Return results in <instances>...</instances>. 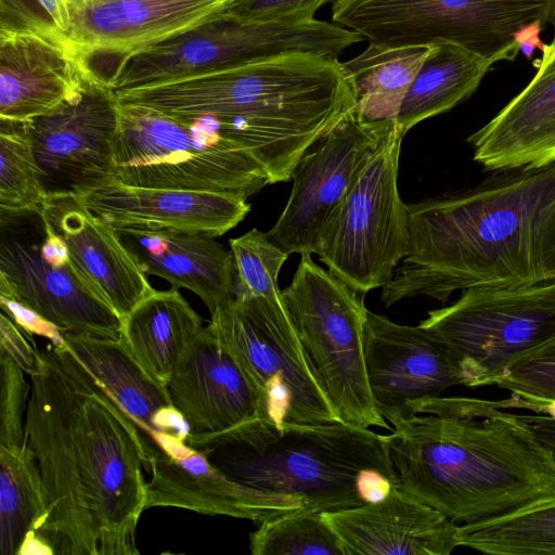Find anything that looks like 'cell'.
<instances>
[{"label":"cell","instance_id":"d4e9b609","mask_svg":"<svg viewBox=\"0 0 555 555\" xmlns=\"http://www.w3.org/2000/svg\"><path fill=\"white\" fill-rule=\"evenodd\" d=\"M467 141L474 160L493 171L555 162V48L542 59L528 86Z\"/></svg>","mask_w":555,"mask_h":555},{"label":"cell","instance_id":"5bb4252c","mask_svg":"<svg viewBox=\"0 0 555 555\" xmlns=\"http://www.w3.org/2000/svg\"><path fill=\"white\" fill-rule=\"evenodd\" d=\"M119 111L115 90L91 70L59 106L25 121L48 197L78 196L115 179Z\"/></svg>","mask_w":555,"mask_h":555},{"label":"cell","instance_id":"e575fe53","mask_svg":"<svg viewBox=\"0 0 555 555\" xmlns=\"http://www.w3.org/2000/svg\"><path fill=\"white\" fill-rule=\"evenodd\" d=\"M493 385L520 398H555V335L517 358Z\"/></svg>","mask_w":555,"mask_h":555},{"label":"cell","instance_id":"ffe728a7","mask_svg":"<svg viewBox=\"0 0 555 555\" xmlns=\"http://www.w3.org/2000/svg\"><path fill=\"white\" fill-rule=\"evenodd\" d=\"M114 229L172 230L217 237L250 211L235 193L138 188L115 179L76 196Z\"/></svg>","mask_w":555,"mask_h":555},{"label":"cell","instance_id":"603a6c76","mask_svg":"<svg viewBox=\"0 0 555 555\" xmlns=\"http://www.w3.org/2000/svg\"><path fill=\"white\" fill-rule=\"evenodd\" d=\"M60 344L129 420L142 453L158 435L186 439L188 423L172 404L167 386L146 372L120 338L62 333Z\"/></svg>","mask_w":555,"mask_h":555},{"label":"cell","instance_id":"836d02e7","mask_svg":"<svg viewBox=\"0 0 555 555\" xmlns=\"http://www.w3.org/2000/svg\"><path fill=\"white\" fill-rule=\"evenodd\" d=\"M229 243L237 275L235 293L282 299L278 279L289 255L256 228Z\"/></svg>","mask_w":555,"mask_h":555},{"label":"cell","instance_id":"6da1fadb","mask_svg":"<svg viewBox=\"0 0 555 555\" xmlns=\"http://www.w3.org/2000/svg\"><path fill=\"white\" fill-rule=\"evenodd\" d=\"M29 376L25 437L48 507L34 553L139 554L147 481L134 427L61 344L40 352Z\"/></svg>","mask_w":555,"mask_h":555},{"label":"cell","instance_id":"f35d334b","mask_svg":"<svg viewBox=\"0 0 555 555\" xmlns=\"http://www.w3.org/2000/svg\"><path fill=\"white\" fill-rule=\"evenodd\" d=\"M0 304L2 312L28 335L44 336L54 345L62 341V332L31 309L4 296H0Z\"/></svg>","mask_w":555,"mask_h":555},{"label":"cell","instance_id":"3957f363","mask_svg":"<svg viewBox=\"0 0 555 555\" xmlns=\"http://www.w3.org/2000/svg\"><path fill=\"white\" fill-rule=\"evenodd\" d=\"M505 400L437 397L395 426L398 487L452 522L472 525L555 494V459Z\"/></svg>","mask_w":555,"mask_h":555},{"label":"cell","instance_id":"83f0119b","mask_svg":"<svg viewBox=\"0 0 555 555\" xmlns=\"http://www.w3.org/2000/svg\"><path fill=\"white\" fill-rule=\"evenodd\" d=\"M493 64L453 43L430 46L397 117L402 133L469 98Z\"/></svg>","mask_w":555,"mask_h":555},{"label":"cell","instance_id":"d590c367","mask_svg":"<svg viewBox=\"0 0 555 555\" xmlns=\"http://www.w3.org/2000/svg\"><path fill=\"white\" fill-rule=\"evenodd\" d=\"M17 362L0 348V447L15 448L26 442L24 413L30 386Z\"/></svg>","mask_w":555,"mask_h":555},{"label":"cell","instance_id":"ab89813d","mask_svg":"<svg viewBox=\"0 0 555 555\" xmlns=\"http://www.w3.org/2000/svg\"><path fill=\"white\" fill-rule=\"evenodd\" d=\"M513 408L526 409L537 414H544L555 420V398L554 399H533L511 396Z\"/></svg>","mask_w":555,"mask_h":555},{"label":"cell","instance_id":"8d00e7d4","mask_svg":"<svg viewBox=\"0 0 555 555\" xmlns=\"http://www.w3.org/2000/svg\"><path fill=\"white\" fill-rule=\"evenodd\" d=\"M330 0H234L227 11L244 20L308 21Z\"/></svg>","mask_w":555,"mask_h":555},{"label":"cell","instance_id":"44dd1931","mask_svg":"<svg viewBox=\"0 0 555 555\" xmlns=\"http://www.w3.org/2000/svg\"><path fill=\"white\" fill-rule=\"evenodd\" d=\"M234 0H67V37L85 57L130 52L225 11Z\"/></svg>","mask_w":555,"mask_h":555},{"label":"cell","instance_id":"277c9868","mask_svg":"<svg viewBox=\"0 0 555 555\" xmlns=\"http://www.w3.org/2000/svg\"><path fill=\"white\" fill-rule=\"evenodd\" d=\"M117 96L243 145L271 184L289 181L306 151L356 107L338 56L304 51L121 90Z\"/></svg>","mask_w":555,"mask_h":555},{"label":"cell","instance_id":"1f68e13d","mask_svg":"<svg viewBox=\"0 0 555 555\" xmlns=\"http://www.w3.org/2000/svg\"><path fill=\"white\" fill-rule=\"evenodd\" d=\"M249 551L253 555H344L322 513L306 506L259 524L249 534Z\"/></svg>","mask_w":555,"mask_h":555},{"label":"cell","instance_id":"60d3db41","mask_svg":"<svg viewBox=\"0 0 555 555\" xmlns=\"http://www.w3.org/2000/svg\"><path fill=\"white\" fill-rule=\"evenodd\" d=\"M547 23L552 24L554 34L552 42L550 43L553 48H555V0H552L548 16H547Z\"/></svg>","mask_w":555,"mask_h":555},{"label":"cell","instance_id":"74e56055","mask_svg":"<svg viewBox=\"0 0 555 555\" xmlns=\"http://www.w3.org/2000/svg\"><path fill=\"white\" fill-rule=\"evenodd\" d=\"M0 348L4 349L28 375L39 363L40 352L30 346L17 325L4 313L0 315Z\"/></svg>","mask_w":555,"mask_h":555},{"label":"cell","instance_id":"8992f818","mask_svg":"<svg viewBox=\"0 0 555 555\" xmlns=\"http://www.w3.org/2000/svg\"><path fill=\"white\" fill-rule=\"evenodd\" d=\"M353 30L317 18L258 21L227 10L143 48L109 55L114 69L103 77L115 91L154 86L241 66L288 52L338 56L362 41Z\"/></svg>","mask_w":555,"mask_h":555},{"label":"cell","instance_id":"484cf974","mask_svg":"<svg viewBox=\"0 0 555 555\" xmlns=\"http://www.w3.org/2000/svg\"><path fill=\"white\" fill-rule=\"evenodd\" d=\"M115 230L146 275L163 278L172 288L192 291L210 313L234 297V257L215 237L172 230Z\"/></svg>","mask_w":555,"mask_h":555},{"label":"cell","instance_id":"4fadbf2b","mask_svg":"<svg viewBox=\"0 0 555 555\" xmlns=\"http://www.w3.org/2000/svg\"><path fill=\"white\" fill-rule=\"evenodd\" d=\"M41 210L0 212V296L31 309L62 333L119 339L121 319L72 259L54 263L41 251Z\"/></svg>","mask_w":555,"mask_h":555},{"label":"cell","instance_id":"e0dca14e","mask_svg":"<svg viewBox=\"0 0 555 555\" xmlns=\"http://www.w3.org/2000/svg\"><path fill=\"white\" fill-rule=\"evenodd\" d=\"M144 468L151 476L146 508L178 507L261 524L306 506L297 498L260 491L232 480L185 439L172 435L157 438Z\"/></svg>","mask_w":555,"mask_h":555},{"label":"cell","instance_id":"30bf717a","mask_svg":"<svg viewBox=\"0 0 555 555\" xmlns=\"http://www.w3.org/2000/svg\"><path fill=\"white\" fill-rule=\"evenodd\" d=\"M209 325L256 387L260 416L276 425L340 422L282 299L235 293Z\"/></svg>","mask_w":555,"mask_h":555},{"label":"cell","instance_id":"cb8c5ba5","mask_svg":"<svg viewBox=\"0 0 555 555\" xmlns=\"http://www.w3.org/2000/svg\"><path fill=\"white\" fill-rule=\"evenodd\" d=\"M41 214L81 275L121 320L155 292L117 231L76 196H49Z\"/></svg>","mask_w":555,"mask_h":555},{"label":"cell","instance_id":"4316f807","mask_svg":"<svg viewBox=\"0 0 555 555\" xmlns=\"http://www.w3.org/2000/svg\"><path fill=\"white\" fill-rule=\"evenodd\" d=\"M203 328L199 314L171 287L155 291L121 320L120 339L146 372L166 385Z\"/></svg>","mask_w":555,"mask_h":555},{"label":"cell","instance_id":"9a60e30c","mask_svg":"<svg viewBox=\"0 0 555 555\" xmlns=\"http://www.w3.org/2000/svg\"><path fill=\"white\" fill-rule=\"evenodd\" d=\"M396 121L367 122L354 111L320 138L296 164L293 189L267 237L291 254H317L330 219Z\"/></svg>","mask_w":555,"mask_h":555},{"label":"cell","instance_id":"7402d4cb","mask_svg":"<svg viewBox=\"0 0 555 555\" xmlns=\"http://www.w3.org/2000/svg\"><path fill=\"white\" fill-rule=\"evenodd\" d=\"M344 555H449L459 545V525L399 487L380 500L322 513Z\"/></svg>","mask_w":555,"mask_h":555},{"label":"cell","instance_id":"2e32d148","mask_svg":"<svg viewBox=\"0 0 555 555\" xmlns=\"http://www.w3.org/2000/svg\"><path fill=\"white\" fill-rule=\"evenodd\" d=\"M363 352L376 409L393 427L415 416L414 403L464 385L454 356L420 325L398 324L367 310Z\"/></svg>","mask_w":555,"mask_h":555},{"label":"cell","instance_id":"f1b7e54d","mask_svg":"<svg viewBox=\"0 0 555 555\" xmlns=\"http://www.w3.org/2000/svg\"><path fill=\"white\" fill-rule=\"evenodd\" d=\"M429 47L370 42L343 66L356 95L354 113L364 121H397L403 99Z\"/></svg>","mask_w":555,"mask_h":555},{"label":"cell","instance_id":"5b68a950","mask_svg":"<svg viewBox=\"0 0 555 555\" xmlns=\"http://www.w3.org/2000/svg\"><path fill=\"white\" fill-rule=\"evenodd\" d=\"M185 442L232 480L320 513L361 506L398 487L389 435L344 422L279 426L257 417Z\"/></svg>","mask_w":555,"mask_h":555},{"label":"cell","instance_id":"7a4b0ae2","mask_svg":"<svg viewBox=\"0 0 555 555\" xmlns=\"http://www.w3.org/2000/svg\"><path fill=\"white\" fill-rule=\"evenodd\" d=\"M408 206V249L382 287L386 308L469 287L555 284V162L494 171Z\"/></svg>","mask_w":555,"mask_h":555},{"label":"cell","instance_id":"8fae6325","mask_svg":"<svg viewBox=\"0 0 555 555\" xmlns=\"http://www.w3.org/2000/svg\"><path fill=\"white\" fill-rule=\"evenodd\" d=\"M459 362L464 385H493L525 352L555 335V284L476 286L418 323Z\"/></svg>","mask_w":555,"mask_h":555},{"label":"cell","instance_id":"d6a6232c","mask_svg":"<svg viewBox=\"0 0 555 555\" xmlns=\"http://www.w3.org/2000/svg\"><path fill=\"white\" fill-rule=\"evenodd\" d=\"M39 175L25 121L0 119V212L41 210L48 194Z\"/></svg>","mask_w":555,"mask_h":555},{"label":"cell","instance_id":"d6986e66","mask_svg":"<svg viewBox=\"0 0 555 555\" xmlns=\"http://www.w3.org/2000/svg\"><path fill=\"white\" fill-rule=\"evenodd\" d=\"M191 436L217 434L260 416L256 387L210 325L166 383Z\"/></svg>","mask_w":555,"mask_h":555},{"label":"cell","instance_id":"4dcf8cb0","mask_svg":"<svg viewBox=\"0 0 555 555\" xmlns=\"http://www.w3.org/2000/svg\"><path fill=\"white\" fill-rule=\"evenodd\" d=\"M459 545L492 555L555 554V494L490 520L459 526Z\"/></svg>","mask_w":555,"mask_h":555},{"label":"cell","instance_id":"f546056e","mask_svg":"<svg viewBox=\"0 0 555 555\" xmlns=\"http://www.w3.org/2000/svg\"><path fill=\"white\" fill-rule=\"evenodd\" d=\"M47 512L39 465L27 441L0 447V554H28Z\"/></svg>","mask_w":555,"mask_h":555},{"label":"cell","instance_id":"ba28073f","mask_svg":"<svg viewBox=\"0 0 555 555\" xmlns=\"http://www.w3.org/2000/svg\"><path fill=\"white\" fill-rule=\"evenodd\" d=\"M114 178L138 188L235 193L246 198L271 184L243 145L196 124L120 103Z\"/></svg>","mask_w":555,"mask_h":555},{"label":"cell","instance_id":"7c38bea8","mask_svg":"<svg viewBox=\"0 0 555 555\" xmlns=\"http://www.w3.org/2000/svg\"><path fill=\"white\" fill-rule=\"evenodd\" d=\"M404 134L396 124L330 219L317 255L361 294L383 287L408 249V206L398 191Z\"/></svg>","mask_w":555,"mask_h":555},{"label":"cell","instance_id":"52a82bcc","mask_svg":"<svg viewBox=\"0 0 555 555\" xmlns=\"http://www.w3.org/2000/svg\"><path fill=\"white\" fill-rule=\"evenodd\" d=\"M552 0H335L333 23L391 47L453 43L513 61L547 23Z\"/></svg>","mask_w":555,"mask_h":555},{"label":"cell","instance_id":"ac0fdd59","mask_svg":"<svg viewBox=\"0 0 555 555\" xmlns=\"http://www.w3.org/2000/svg\"><path fill=\"white\" fill-rule=\"evenodd\" d=\"M91 73L55 25L0 30V119L26 121L59 106Z\"/></svg>","mask_w":555,"mask_h":555},{"label":"cell","instance_id":"9c48e42d","mask_svg":"<svg viewBox=\"0 0 555 555\" xmlns=\"http://www.w3.org/2000/svg\"><path fill=\"white\" fill-rule=\"evenodd\" d=\"M300 256L282 300L339 421L390 429L376 409L366 377L365 295L318 266L311 255Z\"/></svg>","mask_w":555,"mask_h":555}]
</instances>
